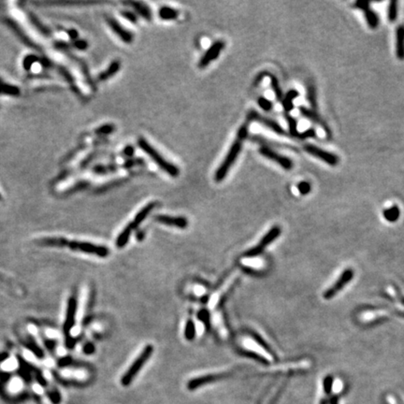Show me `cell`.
<instances>
[{
	"mask_svg": "<svg viewBox=\"0 0 404 404\" xmlns=\"http://www.w3.org/2000/svg\"><path fill=\"white\" fill-rule=\"evenodd\" d=\"M248 125H249V123H246L239 128L235 141H233L232 145L230 146L229 150L226 154V157L222 161L219 168L216 171L215 181L217 183H221L224 179L226 178L227 173L233 167L239 155L241 154L242 149H243V145H244V141L248 137V132H249Z\"/></svg>",
	"mask_w": 404,
	"mask_h": 404,
	"instance_id": "1",
	"label": "cell"
},
{
	"mask_svg": "<svg viewBox=\"0 0 404 404\" xmlns=\"http://www.w3.org/2000/svg\"><path fill=\"white\" fill-rule=\"evenodd\" d=\"M138 146L151 159L153 160L156 166H158L160 169H162L164 172L169 174L171 177H177L180 174V169L178 167H176L173 163L169 162V160L166 159L158 151L156 150L154 146H152L148 141H146L144 138H139L138 140Z\"/></svg>",
	"mask_w": 404,
	"mask_h": 404,
	"instance_id": "2",
	"label": "cell"
},
{
	"mask_svg": "<svg viewBox=\"0 0 404 404\" xmlns=\"http://www.w3.org/2000/svg\"><path fill=\"white\" fill-rule=\"evenodd\" d=\"M52 246L56 247H68L74 251H81L87 254H94L100 257H106L109 255V249L102 245H96L86 242H69L64 238H54L52 240Z\"/></svg>",
	"mask_w": 404,
	"mask_h": 404,
	"instance_id": "3",
	"label": "cell"
},
{
	"mask_svg": "<svg viewBox=\"0 0 404 404\" xmlns=\"http://www.w3.org/2000/svg\"><path fill=\"white\" fill-rule=\"evenodd\" d=\"M153 352H154L153 345L148 344L144 347V349L142 350V352L141 353V355L136 358V360L132 363L130 368L123 375L122 379H121V384L124 386H127V385L131 384L133 379L137 376V374L139 373V372L141 371V368L144 366V364L150 358Z\"/></svg>",
	"mask_w": 404,
	"mask_h": 404,
	"instance_id": "4",
	"label": "cell"
},
{
	"mask_svg": "<svg viewBox=\"0 0 404 404\" xmlns=\"http://www.w3.org/2000/svg\"><path fill=\"white\" fill-rule=\"evenodd\" d=\"M281 232H282V230H281L280 226H274L272 227L267 232V234L264 236L262 240L257 245H255L254 248H252V249L248 250L247 252H245V257H254V256L261 254L268 245H271L276 238H278L280 236Z\"/></svg>",
	"mask_w": 404,
	"mask_h": 404,
	"instance_id": "5",
	"label": "cell"
},
{
	"mask_svg": "<svg viewBox=\"0 0 404 404\" xmlns=\"http://www.w3.org/2000/svg\"><path fill=\"white\" fill-rule=\"evenodd\" d=\"M247 119H248V122L247 123H251L253 121L259 123V124L265 125L267 128L271 129L272 131L275 132V133H277L279 135H282V136H287V133L282 128V125L279 123L274 121V120L269 118V117L261 115L260 113H258L255 111H251L250 113H248Z\"/></svg>",
	"mask_w": 404,
	"mask_h": 404,
	"instance_id": "6",
	"label": "cell"
},
{
	"mask_svg": "<svg viewBox=\"0 0 404 404\" xmlns=\"http://www.w3.org/2000/svg\"><path fill=\"white\" fill-rule=\"evenodd\" d=\"M225 47H226V42L224 40L219 39V40L215 41L206 51V53L203 55V57L200 58L198 62V67L205 68L211 63H213L217 58L219 57L221 52L224 50Z\"/></svg>",
	"mask_w": 404,
	"mask_h": 404,
	"instance_id": "7",
	"label": "cell"
},
{
	"mask_svg": "<svg viewBox=\"0 0 404 404\" xmlns=\"http://www.w3.org/2000/svg\"><path fill=\"white\" fill-rule=\"evenodd\" d=\"M353 278H354V271L352 269L345 270L340 275L338 280L333 283V285L329 287V289H327L324 293V298L326 300L332 299L347 284L348 282H351Z\"/></svg>",
	"mask_w": 404,
	"mask_h": 404,
	"instance_id": "8",
	"label": "cell"
},
{
	"mask_svg": "<svg viewBox=\"0 0 404 404\" xmlns=\"http://www.w3.org/2000/svg\"><path fill=\"white\" fill-rule=\"evenodd\" d=\"M303 150L307 152L311 155L326 162L327 164H329V166H337L338 165L339 157L336 155H334L330 152L323 150V149H321V148L315 146V145L305 144L303 146Z\"/></svg>",
	"mask_w": 404,
	"mask_h": 404,
	"instance_id": "9",
	"label": "cell"
},
{
	"mask_svg": "<svg viewBox=\"0 0 404 404\" xmlns=\"http://www.w3.org/2000/svg\"><path fill=\"white\" fill-rule=\"evenodd\" d=\"M259 154L263 155L264 157L272 160L274 163L278 164L281 168L286 170H290L293 168V162L288 157L278 154L277 152L273 150L271 147L262 146L259 148Z\"/></svg>",
	"mask_w": 404,
	"mask_h": 404,
	"instance_id": "10",
	"label": "cell"
},
{
	"mask_svg": "<svg viewBox=\"0 0 404 404\" xmlns=\"http://www.w3.org/2000/svg\"><path fill=\"white\" fill-rule=\"evenodd\" d=\"M107 24L110 27V29L113 30V33L122 40L124 43H131L134 39V36L130 31L124 29L122 25L119 24L117 20L114 19L113 17H107Z\"/></svg>",
	"mask_w": 404,
	"mask_h": 404,
	"instance_id": "11",
	"label": "cell"
},
{
	"mask_svg": "<svg viewBox=\"0 0 404 404\" xmlns=\"http://www.w3.org/2000/svg\"><path fill=\"white\" fill-rule=\"evenodd\" d=\"M76 311H77V298L76 296H71L68 303H67V310H66V319L64 323V332L66 334V338L69 336L70 330L73 328L75 323Z\"/></svg>",
	"mask_w": 404,
	"mask_h": 404,
	"instance_id": "12",
	"label": "cell"
},
{
	"mask_svg": "<svg viewBox=\"0 0 404 404\" xmlns=\"http://www.w3.org/2000/svg\"><path fill=\"white\" fill-rule=\"evenodd\" d=\"M155 220L163 225L173 226L181 229H185L188 226L187 219L183 217H169L165 215H158L155 217Z\"/></svg>",
	"mask_w": 404,
	"mask_h": 404,
	"instance_id": "13",
	"label": "cell"
},
{
	"mask_svg": "<svg viewBox=\"0 0 404 404\" xmlns=\"http://www.w3.org/2000/svg\"><path fill=\"white\" fill-rule=\"evenodd\" d=\"M223 376H224L223 374H207V375L198 376V377L191 379L188 382L186 386L189 390H195L200 386L217 382V380L221 379Z\"/></svg>",
	"mask_w": 404,
	"mask_h": 404,
	"instance_id": "14",
	"label": "cell"
},
{
	"mask_svg": "<svg viewBox=\"0 0 404 404\" xmlns=\"http://www.w3.org/2000/svg\"><path fill=\"white\" fill-rule=\"evenodd\" d=\"M300 113H301V114L305 117V118L309 119L311 122H312L313 124H318V125H320V126H321V127H322V128L326 131V133H327L328 135H330V134H331L330 129H329V127H328L327 124L321 119L319 114L316 113L314 110H310V109H308V108H306V107L301 106V107H300Z\"/></svg>",
	"mask_w": 404,
	"mask_h": 404,
	"instance_id": "15",
	"label": "cell"
},
{
	"mask_svg": "<svg viewBox=\"0 0 404 404\" xmlns=\"http://www.w3.org/2000/svg\"><path fill=\"white\" fill-rule=\"evenodd\" d=\"M396 56L400 60H404V25L396 29Z\"/></svg>",
	"mask_w": 404,
	"mask_h": 404,
	"instance_id": "16",
	"label": "cell"
},
{
	"mask_svg": "<svg viewBox=\"0 0 404 404\" xmlns=\"http://www.w3.org/2000/svg\"><path fill=\"white\" fill-rule=\"evenodd\" d=\"M155 205H156L155 202H150L141 209V211L135 216L133 221L130 223L133 228L137 227L146 219V217H148V215L154 210V208L155 207Z\"/></svg>",
	"mask_w": 404,
	"mask_h": 404,
	"instance_id": "17",
	"label": "cell"
},
{
	"mask_svg": "<svg viewBox=\"0 0 404 404\" xmlns=\"http://www.w3.org/2000/svg\"><path fill=\"white\" fill-rule=\"evenodd\" d=\"M121 68V62L118 60H115L111 63V65L108 66L107 69H105L101 73H99V75L97 77V80L99 82H104L109 80L110 78H112L113 76L115 75Z\"/></svg>",
	"mask_w": 404,
	"mask_h": 404,
	"instance_id": "18",
	"label": "cell"
},
{
	"mask_svg": "<svg viewBox=\"0 0 404 404\" xmlns=\"http://www.w3.org/2000/svg\"><path fill=\"white\" fill-rule=\"evenodd\" d=\"M299 96V92L295 89L289 90L285 95L283 96L282 100V105L283 110L285 113H290L293 108H294V100Z\"/></svg>",
	"mask_w": 404,
	"mask_h": 404,
	"instance_id": "19",
	"label": "cell"
},
{
	"mask_svg": "<svg viewBox=\"0 0 404 404\" xmlns=\"http://www.w3.org/2000/svg\"><path fill=\"white\" fill-rule=\"evenodd\" d=\"M128 4L144 19L147 20V21L152 19V11L149 9V7L146 6L144 3H141V2H128Z\"/></svg>",
	"mask_w": 404,
	"mask_h": 404,
	"instance_id": "20",
	"label": "cell"
},
{
	"mask_svg": "<svg viewBox=\"0 0 404 404\" xmlns=\"http://www.w3.org/2000/svg\"><path fill=\"white\" fill-rule=\"evenodd\" d=\"M132 229H133V226H131V224H128L123 229L122 232L118 235L116 239V246L118 248H123L128 243L129 238L131 235Z\"/></svg>",
	"mask_w": 404,
	"mask_h": 404,
	"instance_id": "21",
	"label": "cell"
},
{
	"mask_svg": "<svg viewBox=\"0 0 404 404\" xmlns=\"http://www.w3.org/2000/svg\"><path fill=\"white\" fill-rule=\"evenodd\" d=\"M158 15L162 20L171 21V20H176L178 18L179 11L173 8L164 6V7H161L158 10Z\"/></svg>",
	"mask_w": 404,
	"mask_h": 404,
	"instance_id": "22",
	"label": "cell"
},
{
	"mask_svg": "<svg viewBox=\"0 0 404 404\" xmlns=\"http://www.w3.org/2000/svg\"><path fill=\"white\" fill-rule=\"evenodd\" d=\"M363 13H364V16H365L368 26L371 29H377L379 24H380V20H379V17H378L375 11H373L371 8H369L367 10H363Z\"/></svg>",
	"mask_w": 404,
	"mask_h": 404,
	"instance_id": "23",
	"label": "cell"
},
{
	"mask_svg": "<svg viewBox=\"0 0 404 404\" xmlns=\"http://www.w3.org/2000/svg\"><path fill=\"white\" fill-rule=\"evenodd\" d=\"M120 168H122V165H118V164H113V165H98V166H95L92 171H93V173H94V174L104 175V174L115 172L117 169H120Z\"/></svg>",
	"mask_w": 404,
	"mask_h": 404,
	"instance_id": "24",
	"label": "cell"
},
{
	"mask_svg": "<svg viewBox=\"0 0 404 404\" xmlns=\"http://www.w3.org/2000/svg\"><path fill=\"white\" fill-rule=\"evenodd\" d=\"M266 76H268L271 79V85H272V88H273L276 98L279 101H282V98H283V94H282V88L280 86L278 79L275 76L273 75L272 73H268V72H266Z\"/></svg>",
	"mask_w": 404,
	"mask_h": 404,
	"instance_id": "25",
	"label": "cell"
},
{
	"mask_svg": "<svg viewBox=\"0 0 404 404\" xmlns=\"http://www.w3.org/2000/svg\"><path fill=\"white\" fill-rule=\"evenodd\" d=\"M383 215H384V217H385L386 221L394 223L396 221H398L400 215H401V211H400V208L398 207L397 205H394L391 208L385 209Z\"/></svg>",
	"mask_w": 404,
	"mask_h": 404,
	"instance_id": "26",
	"label": "cell"
},
{
	"mask_svg": "<svg viewBox=\"0 0 404 404\" xmlns=\"http://www.w3.org/2000/svg\"><path fill=\"white\" fill-rule=\"evenodd\" d=\"M285 119L286 122L288 124V127H289V133H290V137L292 138H299L300 132L298 131V121L296 120L295 117H293L289 114H285Z\"/></svg>",
	"mask_w": 404,
	"mask_h": 404,
	"instance_id": "27",
	"label": "cell"
},
{
	"mask_svg": "<svg viewBox=\"0 0 404 404\" xmlns=\"http://www.w3.org/2000/svg\"><path fill=\"white\" fill-rule=\"evenodd\" d=\"M0 94L18 95L20 94L19 88L13 85H8L0 79Z\"/></svg>",
	"mask_w": 404,
	"mask_h": 404,
	"instance_id": "28",
	"label": "cell"
},
{
	"mask_svg": "<svg viewBox=\"0 0 404 404\" xmlns=\"http://www.w3.org/2000/svg\"><path fill=\"white\" fill-rule=\"evenodd\" d=\"M398 1L396 0H392L389 2L388 4V9H387V19L389 20L391 23L395 22L397 18H398V12H399V8H398Z\"/></svg>",
	"mask_w": 404,
	"mask_h": 404,
	"instance_id": "29",
	"label": "cell"
},
{
	"mask_svg": "<svg viewBox=\"0 0 404 404\" xmlns=\"http://www.w3.org/2000/svg\"><path fill=\"white\" fill-rule=\"evenodd\" d=\"M196 336V325L193 320L189 319L186 322L185 329V337L187 341H193Z\"/></svg>",
	"mask_w": 404,
	"mask_h": 404,
	"instance_id": "30",
	"label": "cell"
},
{
	"mask_svg": "<svg viewBox=\"0 0 404 404\" xmlns=\"http://www.w3.org/2000/svg\"><path fill=\"white\" fill-rule=\"evenodd\" d=\"M307 99L314 110L317 109V98H316V90L314 85H309L307 87Z\"/></svg>",
	"mask_w": 404,
	"mask_h": 404,
	"instance_id": "31",
	"label": "cell"
},
{
	"mask_svg": "<svg viewBox=\"0 0 404 404\" xmlns=\"http://www.w3.org/2000/svg\"><path fill=\"white\" fill-rule=\"evenodd\" d=\"M115 131V125L113 124H106L94 130V134L97 136H107Z\"/></svg>",
	"mask_w": 404,
	"mask_h": 404,
	"instance_id": "32",
	"label": "cell"
},
{
	"mask_svg": "<svg viewBox=\"0 0 404 404\" xmlns=\"http://www.w3.org/2000/svg\"><path fill=\"white\" fill-rule=\"evenodd\" d=\"M257 103L259 105V107L265 111V112H270L272 111L273 108V103L268 98L264 97V96H259L257 99Z\"/></svg>",
	"mask_w": 404,
	"mask_h": 404,
	"instance_id": "33",
	"label": "cell"
},
{
	"mask_svg": "<svg viewBox=\"0 0 404 404\" xmlns=\"http://www.w3.org/2000/svg\"><path fill=\"white\" fill-rule=\"evenodd\" d=\"M241 353H242V355H244L245 357H250V358L254 359V360H256V361H258V362H260V363H262V364H268V363H269L268 360H266L264 357H261L260 355H258V354H256V353H254V352H251V351H243V352H241Z\"/></svg>",
	"mask_w": 404,
	"mask_h": 404,
	"instance_id": "34",
	"label": "cell"
},
{
	"mask_svg": "<svg viewBox=\"0 0 404 404\" xmlns=\"http://www.w3.org/2000/svg\"><path fill=\"white\" fill-rule=\"evenodd\" d=\"M323 386H324L325 394H331L332 387H333V377L331 375L326 376L323 381Z\"/></svg>",
	"mask_w": 404,
	"mask_h": 404,
	"instance_id": "35",
	"label": "cell"
},
{
	"mask_svg": "<svg viewBox=\"0 0 404 404\" xmlns=\"http://www.w3.org/2000/svg\"><path fill=\"white\" fill-rule=\"evenodd\" d=\"M121 16L123 18L127 20L128 22H130L131 24H137L138 23V17L135 13H133L129 10H122L121 11Z\"/></svg>",
	"mask_w": 404,
	"mask_h": 404,
	"instance_id": "36",
	"label": "cell"
},
{
	"mask_svg": "<svg viewBox=\"0 0 404 404\" xmlns=\"http://www.w3.org/2000/svg\"><path fill=\"white\" fill-rule=\"evenodd\" d=\"M298 190L301 193V195H307L311 192V185L310 183L308 182H301L298 185Z\"/></svg>",
	"mask_w": 404,
	"mask_h": 404,
	"instance_id": "37",
	"label": "cell"
},
{
	"mask_svg": "<svg viewBox=\"0 0 404 404\" xmlns=\"http://www.w3.org/2000/svg\"><path fill=\"white\" fill-rule=\"evenodd\" d=\"M310 138H316V131L313 128H310L308 130L301 132V133H300L298 139L305 140V139H310Z\"/></svg>",
	"mask_w": 404,
	"mask_h": 404,
	"instance_id": "38",
	"label": "cell"
},
{
	"mask_svg": "<svg viewBox=\"0 0 404 404\" xmlns=\"http://www.w3.org/2000/svg\"><path fill=\"white\" fill-rule=\"evenodd\" d=\"M73 45L79 50H86L88 48V42L85 39H75L73 40Z\"/></svg>",
	"mask_w": 404,
	"mask_h": 404,
	"instance_id": "39",
	"label": "cell"
},
{
	"mask_svg": "<svg viewBox=\"0 0 404 404\" xmlns=\"http://www.w3.org/2000/svg\"><path fill=\"white\" fill-rule=\"evenodd\" d=\"M355 7L359 10H365L369 8H371V2L368 1H363V0H358L355 3Z\"/></svg>",
	"mask_w": 404,
	"mask_h": 404,
	"instance_id": "40",
	"label": "cell"
},
{
	"mask_svg": "<svg viewBox=\"0 0 404 404\" xmlns=\"http://www.w3.org/2000/svg\"><path fill=\"white\" fill-rule=\"evenodd\" d=\"M198 318L201 320L203 323H205L206 325H209V322H210V314H209L208 311H200L198 312Z\"/></svg>",
	"mask_w": 404,
	"mask_h": 404,
	"instance_id": "41",
	"label": "cell"
},
{
	"mask_svg": "<svg viewBox=\"0 0 404 404\" xmlns=\"http://www.w3.org/2000/svg\"><path fill=\"white\" fill-rule=\"evenodd\" d=\"M134 154H135V148L131 145L126 146L122 152V155L124 156L129 157V158H131L132 156L134 155Z\"/></svg>",
	"mask_w": 404,
	"mask_h": 404,
	"instance_id": "42",
	"label": "cell"
},
{
	"mask_svg": "<svg viewBox=\"0 0 404 404\" xmlns=\"http://www.w3.org/2000/svg\"><path fill=\"white\" fill-rule=\"evenodd\" d=\"M253 336H254V339L261 345V346H263L264 349H266L267 351H270V352H272V349L271 347L264 342L263 339L261 338V337H259L258 335H256V334H253Z\"/></svg>",
	"mask_w": 404,
	"mask_h": 404,
	"instance_id": "43",
	"label": "cell"
},
{
	"mask_svg": "<svg viewBox=\"0 0 404 404\" xmlns=\"http://www.w3.org/2000/svg\"><path fill=\"white\" fill-rule=\"evenodd\" d=\"M94 350H95V348H94V344L91 343V342H87L85 346H84V352H85L86 355H92V354H94Z\"/></svg>",
	"mask_w": 404,
	"mask_h": 404,
	"instance_id": "44",
	"label": "cell"
},
{
	"mask_svg": "<svg viewBox=\"0 0 404 404\" xmlns=\"http://www.w3.org/2000/svg\"><path fill=\"white\" fill-rule=\"evenodd\" d=\"M66 33H67V35L69 36V38H71V39H73V40L78 39V38H79V33L76 31L75 29L66 30Z\"/></svg>",
	"mask_w": 404,
	"mask_h": 404,
	"instance_id": "45",
	"label": "cell"
},
{
	"mask_svg": "<svg viewBox=\"0 0 404 404\" xmlns=\"http://www.w3.org/2000/svg\"><path fill=\"white\" fill-rule=\"evenodd\" d=\"M265 76H266V72H261V73H259L258 75L256 76V78L254 79V85H259V84L262 82V80H263L264 78H265Z\"/></svg>",
	"mask_w": 404,
	"mask_h": 404,
	"instance_id": "46",
	"label": "cell"
},
{
	"mask_svg": "<svg viewBox=\"0 0 404 404\" xmlns=\"http://www.w3.org/2000/svg\"><path fill=\"white\" fill-rule=\"evenodd\" d=\"M329 404H338L339 397L337 395H333L331 397H329Z\"/></svg>",
	"mask_w": 404,
	"mask_h": 404,
	"instance_id": "47",
	"label": "cell"
},
{
	"mask_svg": "<svg viewBox=\"0 0 404 404\" xmlns=\"http://www.w3.org/2000/svg\"><path fill=\"white\" fill-rule=\"evenodd\" d=\"M396 294L398 295V298H399L400 301H401V302H402V303H403L404 305V296H403V295H402V293L399 291V290H396Z\"/></svg>",
	"mask_w": 404,
	"mask_h": 404,
	"instance_id": "48",
	"label": "cell"
},
{
	"mask_svg": "<svg viewBox=\"0 0 404 404\" xmlns=\"http://www.w3.org/2000/svg\"><path fill=\"white\" fill-rule=\"evenodd\" d=\"M329 404V398H324V399H322L321 401H320V404Z\"/></svg>",
	"mask_w": 404,
	"mask_h": 404,
	"instance_id": "49",
	"label": "cell"
},
{
	"mask_svg": "<svg viewBox=\"0 0 404 404\" xmlns=\"http://www.w3.org/2000/svg\"><path fill=\"white\" fill-rule=\"evenodd\" d=\"M1 199H2V197H1V195H0V200H1Z\"/></svg>",
	"mask_w": 404,
	"mask_h": 404,
	"instance_id": "50",
	"label": "cell"
},
{
	"mask_svg": "<svg viewBox=\"0 0 404 404\" xmlns=\"http://www.w3.org/2000/svg\"><path fill=\"white\" fill-rule=\"evenodd\" d=\"M1 279H2V278H1V276H0V280H1Z\"/></svg>",
	"mask_w": 404,
	"mask_h": 404,
	"instance_id": "51",
	"label": "cell"
}]
</instances>
